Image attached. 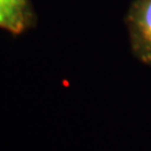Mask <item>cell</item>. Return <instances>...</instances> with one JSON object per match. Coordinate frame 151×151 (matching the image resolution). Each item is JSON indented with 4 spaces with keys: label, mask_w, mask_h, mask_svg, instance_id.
Instances as JSON below:
<instances>
[{
    "label": "cell",
    "mask_w": 151,
    "mask_h": 151,
    "mask_svg": "<svg viewBox=\"0 0 151 151\" xmlns=\"http://www.w3.org/2000/svg\"><path fill=\"white\" fill-rule=\"evenodd\" d=\"M37 22L32 0H0V30L17 38L35 29Z\"/></svg>",
    "instance_id": "obj_2"
},
{
    "label": "cell",
    "mask_w": 151,
    "mask_h": 151,
    "mask_svg": "<svg viewBox=\"0 0 151 151\" xmlns=\"http://www.w3.org/2000/svg\"><path fill=\"white\" fill-rule=\"evenodd\" d=\"M124 22L133 55L143 64L151 65V0H134Z\"/></svg>",
    "instance_id": "obj_1"
}]
</instances>
